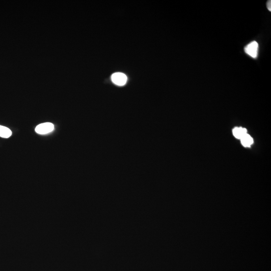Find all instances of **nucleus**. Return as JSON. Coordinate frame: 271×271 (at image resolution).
Listing matches in <instances>:
<instances>
[{
  "mask_svg": "<svg viewBox=\"0 0 271 271\" xmlns=\"http://www.w3.org/2000/svg\"><path fill=\"white\" fill-rule=\"evenodd\" d=\"M12 135V132L8 128L0 126V137L4 138H8Z\"/></svg>",
  "mask_w": 271,
  "mask_h": 271,
  "instance_id": "6",
  "label": "nucleus"
},
{
  "mask_svg": "<svg viewBox=\"0 0 271 271\" xmlns=\"http://www.w3.org/2000/svg\"><path fill=\"white\" fill-rule=\"evenodd\" d=\"M259 44L255 41H252L245 47V52L253 58L258 57Z\"/></svg>",
  "mask_w": 271,
  "mask_h": 271,
  "instance_id": "2",
  "label": "nucleus"
},
{
  "mask_svg": "<svg viewBox=\"0 0 271 271\" xmlns=\"http://www.w3.org/2000/svg\"><path fill=\"white\" fill-rule=\"evenodd\" d=\"M267 6L268 9L269 11H271V1H268L267 3Z\"/></svg>",
  "mask_w": 271,
  "mask_h": 271,
  "instance_id": "7",
  "label": "nucleus"
},
{
  "mask_svg": "<svg viewBox=\"0 0 271 271\" xmlns=\"http://www.w3.org/2000/svg\"><path fill=\"white\" fill-rule=\"evenodd\" d=\"M234 136L237 138L241 139L246 134V129L242 128H234L233 131Z\"/></svg>",
  "mask_w": 271,
  "mask_h": 271,
  "instance_id": "4",
  "label": "nucleus"
},
{
  "mask_svg": "<svg viewBox=\"0 0 271 271\" xmlns=\"http://www.w3.org/2000/svg\"><path fill=\"white\" fill-rule=\"evenodd\" d=\"M111 80L115 84L119 86H123L126 84L127 80V77L124 74L120 72H117L112 75Z\"/></svg>",
  "mask_w": 271,
  "mask_h": 271,
  "instance_id": "3",
  "label": "nucleus"
},
{
  "mask_svg": "<svg viewBox=\"0 0 271 271\" xmlns=\"http://www.w3.org/2000/svg\"><path fill=\"white\" fill-rule=\"evenodd\" d=\"M241 143L244 147H250L253 143V139L250 135L246 134L241 139Z\"/></svg>",
  "mask_w": 271,
  "mask_h": 271,
  "instance_id": "5",
  "label": "nucleus"
},
{
  "mask_svg": "<svg viewBox=\"0 0 271 271\" xmlns=\"http://www.w3.org/2000/svg\"><path fill=\"white\" fill-rule=\"evenodd\" d=\"M54 129V126L51 123H44L39 124L36 127V132L40 135H45L52 132Z\"/></svg>",
  "mask_w": 271,
  "mask_h": 271,
  "instance_id": "1",
  "label": "nucleus"
}]
</instances>
